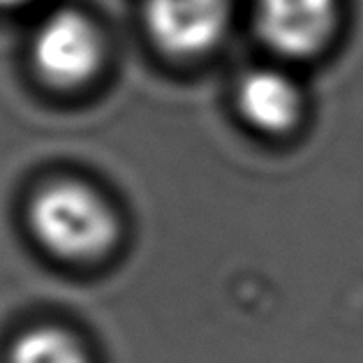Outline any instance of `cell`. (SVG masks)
Returning a JSON list of instances; mask_svg holds the SVG:
<instances>
[{"label": "cell", "mask_w": 363, "mask_h": 363, "mask_svg": "<svg viewBox=\"0 0 363 363\" xmlns=\"http://www.w3.org/2000/svg\"><path fill=\"white\" fill-rule=\"evenodd\" d=\"M28 225L38 243L58 259L95 262L118 243L111 203L84 181H51L33 194Z\"/></svg>", "instance_id": "1"}, {"label": "cell", "mask_w": 363, "mask_h": 363, "mask_svg": "<svg viewBox=\"0 0 363 363\" xmlns=\"http://www.w3.org/2000/svg\"><path fill=\"white\" fill-rule=\"evenodd\" d=\"M30 58L35 72L49 86L79 88L102 67V33L82 10L60 7L38 26L30 42Z\"/></svg>", "instance_id": "2"}, {"label": "cell", "mask_w": 363, "mask_h": 363, "mask_svg": "<svg viewBox=\"0 0 363 363\" xmlns=\"http://www.w3.org/2000/svg\"><path fill=\"white\" fill-rule=\"evenodd\" d=\"M338 23L340 0H255L257 35L273 54L287 60L324 54Z\"/></svg>", "instance_id": "3"}, {"label": "cell", "mask_w": 363, "mask_h": 363, "mask_svg": "<svg viewBox=\"0 0 363 363\" xmlns=\"http://www.w3.org/2000/svg\"><path fill=\"white\" fill-rule=\"evenodd\" d=\"M148 38L162 54L190 60L211 54L229 26V0H141Z\"/></svg>", "instance_id": "4"}, {"label": "cell", "mask_w": 363, "mask_h": 363, "mask_svg": "<svg viewBox=\"0 0 363 363\" xmlns=\"http://www.w3.org/2000/svg\"><path fill=\"white\" fill-rule=\"evenodd\" d=\"M303 93L294 77L278 67H255L236 86V111L264 137H285L303 118Z\"/></svg>", "instance_id": "5"}, {"label": "cell", "mask_w": 363, "mask_h": 363, "mask_svg": "<svg viewBox=\"0 0 363 363\" xmlns=\"http://www.w3.org/2000/svg\"><path fill=\"white\" fill-rule=\"evenodd\" d=\"M10 363H91V359L72 333L58 326H38L14 342Z\"/></svg>", "instance_id": "6"}, {"label": "cell", "mask_w": 363, "mask_h": 363, "mask_svg": "<svg viewBox=\"0 0 363 363\" xmlns=\"http://www.w3.org/2000/svg\"><path fill=\"white\" fill-rule=\"evenodd\" d=\"M26 3H30V0H0V7H19V5H26Z\"/></svg>", "instance_id": "7"}]
</instances>
